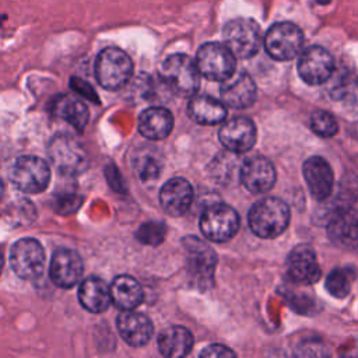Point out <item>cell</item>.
Segmentation results:
<instances>
[{
	"mask_svg": "<svg viewBox=\"0 0 358 358\" xmlns=\"http://www.w3.org/2000/svg\"><path fill=\"white\" fill-rule=\"evenodd\" d=\"M287 271L292 281L302 285L315 284L322 275L316 253L309 245H298L289 252Z\"/></svg>",
	"mask_w": 358,
	"mask_h": 358,
	"instance_id": "18",
	"label": "cell"
},
{
	"mask_svg": "<svg viewBox=\"0 0 358 358\" xmlns=\"http://www.w3.org/2000/svg\"><path fill=\"white\" fill-rule=\"evenodd\" d=\"M241 227V218L235 208L224 203L210 204L200 217L201 234L213 242L232 239Z\"/></svg>",
	"mask_w": 358,
	"mask_h": 358,
	"instance_id": "8",
	"label": "cell"
},
{
	"mask_svg": "<svg viewBox=\"0 0 358 358\" xmlns=\"http://www.w3.org/2000/svg\"><path fill=\"white\" fill-rule=\"evenodd\" d=\"M81 196L76 194V193H70V194H60L53 204V208L59 213V214H71L74 211H77L81 206Z\"/></svg>",
	"mask_w": 358,
	"mask_h": 358,
	"instance_id": "32",
	"label": "cell"
},
{
	"mask_svg": "<svg viewBox=\"0 0 358 358\" xmlns=\"http://www.w3.org/2000/svg\"><path fill=\"white\" fill-rule=\"evenodd\" d=\"M263 43L266 52L274 60L288 62L301 53L303 34L301 28L292 22H275L266 32Z\"/></svg>",
	"mask_w": 358,
	"mask_h": 358,
	"instance_id": "9",
	"label": "cell"
},
{
	"mask_svg": "<svg viewBox=\"0 0 358 358\" xmlns=\"http://www.w3.org/2000/svg\"><path fill=\"white\" fill-rule=\"evenodd\" d=\"M3 267H4V257H3V253H1V250H0V274H1Z\"/></svg>",
	"mask_w": 358,
	"mask_h": 358,
	"instance_id": "35",
	"label": "cell"
},
{
	"mask_svg": "<svg viewBox=\"0 0 358 358\" xmlns=\"http://www.w3.org/2000/svg\"><path fill=\"white\" fill-rule=\"evenodd\" d=\"M78 299L87 310L101 313L108 309L112 301L110 288L99 277H87L78 288Z\"/></svg>",
	"mask_w": 358,
	"mask_h": 358,
	"instance_id": "24",
	"label": "cell"
},
{
	"mask_svg": "<svg viewBox=\"0 0 358 358\" xmlns=\"http://www.w3.org/2000/svg\"><path fill=\"white\" fill-rule=\"evenodd\" d=\"M48 152L52 165L63 175H80L88 168V154L83 144L73 136H55L49 143Z\"/></svg>",
	"mask_w": 358,
	"mask_h": 358,
	"instance_id": "5",
	"label": "cell"
},
{
	"mask_svg": "<svg viewBox=\"0 0 358 358\" xmlns=\"http://www.w3.org/2000/svg\"><path fill=\"white\" fill-rule=\"evenodd\" d=\"M45 250L32 238H22L13 243L10 249V264L13 271L24 280L38 278L45 266Z\"/></svg>",
	"mask_w": 358,
	"mask_h": 358,
	"instance_id": "11",
	"label": "cell"
},
{
	"mask_svg": "<svg viewBox=\"0 0 358 358\" xmlns=\"http://www.w3.org/2000/svg\"><path fill=\"white\" fill-rule=\"evenodd\" d=\"M327 235L336 246L358 253V210L351 207L336 210L327 222Z\"/></svg>",
	"mask_w": 358,
	"mask_h": 358,
	"instance_id": "13",
	"label": "cell"
},
{
	"mask_svg": "<svg viewBox=\"0 0 358 358\" xmlns=\"http://www.w3.org/2000/svg\"><path fill=\"white\" fill-rule=\"evenodd\" d=\"M193 336L183 326H169L158 336V350L166 358H179L190 352Z\"/></svg>",
	"mask_w": 358,
	"mask_h": 358,
	"instance_id": "25",
	"label": "cell"
},
{
	"mask_svg": "<svg viewBox=\"0 0 358 358\" xmlns=\"http://www.w3.org/2000/svg\"><path fill=\"white\" fill-rule=\"evenodd\" d=\"M218 138L228 151L242 154L255 145L257 140V129L252 119L236 116L221 126Z\"/></svg>",
	"mask_w": 358,
	"mask_h": 358,
	"instance_id": "14",
	"label": "cell"
},
{
	"mask_svg": "<svg viewBox=\"0 0 358 358\" xmlns=\"http://www.w3.org/2000/svg\"><path fill=\"white\" fill-rule=\"evenodd\" d=\"M298 74L309 85L326 83L334 71V59L329 50L322 46L305 49L298 59Z\"/></svg>",
	"mask_w": 358,
	"mask_h": 358,
	"instance_id": "12",
	"label": "cell"
},
{
	"mask_svg": "<svg viewBox=\"0 0 358 358\" xmlns=\"http://www.w3.org/2000/svg\"><path fill=\"white\" fill-rule=\"evenodd\" d=\"M310 129L320 137H333L338 131V123L331 113L316 110L310 115Z\"/></svg>",
	"mask_w": 358,
	"mask_h": 358,
	"instance_id": "30",
	"label": "cell"
},
{
	"mask_svg": "<svg viewBox=\"0 0 358 358\" xmlns=\"http://www.w3.org/2000/svg\"><path fill=\"white\" fill-rule=\"evenodd\" d=\"M241 182L250 193H266L275 183V169L271 161L262 155L249 157L241 166Z\"/></svg>",
	"mask_w": 358,
	"mask_h": 358,
	"instance_id": "16",
	"label": "cell"
},
{
	"mask_svg": "<svg viewBox=\"0 0 358 358\" xmlns=\"http://www.w3.org/2000/svg\"><path fill=\"white\" fill-rule=\"evenodd\" d=\"M221 101L234 109H245L255 103L257 90L248 73L234 74L221 85Z\"/></svg>",
	"mask_w": 358,
	"mask_h": 358,
	"instance_id": "19",
	"label": "cell"
},
{
	"mask_svg": "<svg viewBox=\"0 0 358 358\" xmlns=\"http://www.w3.org/2000/svg\"><path fill=\"white\" fill-rule=\"evenodd\" d=\"M224 43L239 59L253 57L263 42L260 27L250 18H234L228 21L222 31Z\"/></svg>",
	"mask_w": 358,
	"mask_h": 358,
	"instance_id": "7",
	"label": "cell"
},
{
	"mask_svg": "<svg viewBox=\"0 0 358 358\" xmlns=\"http://www.w3.org/2000/svg\"><path fill=\"white\" fill-rule=\"evenodd\" d=\"M193 201V187L183 178L169 179L159 192V203L166 214L179 217L185 214Z\"/></svg>",
	"mask_w": 358,
	"mask_h": 358,
	"instance_id": "20",
	"label": "cell"
},
{
	"mask_svg": "<svg viewBox=\"0 0 358 358\" xmlns=\"http://www.w3.org/2000/svg\"><path fill=\"white\" fill-rule=\"evenodd\" d=\"M289 218L291 213L287 203L278 197H264L256 201L248 214L252 232L264 239L280 236L287 229Z\"/></svg>",
	"mask_w": 358,
	"mask_h": 358,
	"instance_id": "1",
	"label": "cell"
},
{
	"mask_svg": "<svg viewBox=\"0 0 358 358\" xmlns=\"http://www.w3.org/2000/svg\"><path fill=\"white\" fill-rule=\"evenodd\" d=\"M166 234V228L162 222H145L137 231V239L145 245H159Z\"/></svg>",
	"mask_w": 358,
	"mask_h": 358,
	"instance_id": "31",
	"label": "cell"
},
{
	"mask_svg": "<svg viewBox=\"0 0 358 358\" xmlns=\"http://www.w3.org/2000/svg\"><path fill=\"white\" fill-rule=\"evenodd\" d=\"M159 76L164 84L179 96H193L200 87L196 62L183 53L168 56L159 67Z\"/></svg>",
	"mask_w": 358,
	"mask_h": 358,
	"instance_id": "2",
	"label": "cell"
},
{
	"mask_svg": "<svg viewBox=\"0 0 358 358\" xmlns=\"http://www.w3.org/2000/svg\"><path fill=\"white\" fill-rule=\"evenodd\" d=\"M83 271L84 264L77 252L67 248H60L53 252L49 275L57 287L71 288L81 280Z\"/></svg>",
	"mask_w": 358,
	"mask_h": 358,
	"instance_id": "15",
	"label": "cell"
},
{
	"mask_svg": "<svg viewBox=\"0 0 358 358\" xmlns=\"http://www.w3.org/2000/svg\"><path fill=\"white\" fill-rule=\"evenodd\" d=\"M302 173L313 199L326 200L334 187V173L327 159L320 155L309 157L302 166Z\"/></svg>",
	"mask_w": 358,
	"mask_h": 358,
	"instance_id": "17",
	"label": "cell"
},
{
	"mask_svg": "<svg viewBox=\"0 0 358 358\" xmlns=\"http://www.w3.org/2000/svg\"><path fill=\"white\" fill-rule=\"evenodd\" d=\"M173 127V116L166 108L152 106L138 117V131L150 140H162Z\"/></svg>",
	"mask_w": 358,
	"mask_h": 358,
	"instance_id": "23",
	"label": "cell"
},
{
	"mask_svg": "<svg viewBox=\"0 0 358 358\" xmlns=\"http://www.w3.org/2000/svg\"><path fill=\"white\" fill-rule=\"evenodd\" d=\"M112 302L122 310H130L140 305L143 291L140 284L127 274L117 275L110 285Z\"/></svg>",
	"mask_w": 358,
	"mask_h": 358,
	"instance_id": "27",
	"label": "cell"
},
{
	"mask_svg": "<svg viewBox=\"0 0 358 358\" xmlns=\"http://www.w3.org/2000/svg\"><path fill=\"white\" fill-rule=\"evenodd\" d=\"M116 324L122 338L133 347H141L147 344L154 330L148 316L134 312L133 309L123 310L117 316Z\"/></svg>",
	"mask_w": 358,
	"mask_h": 358,
	"instance_id": "21",
	"label": "cell"
},
{
	"mask_svg": "<svg viewBox=\"0 0 358 358\" xmlns=\"http://www.w3.org/2000/svg\"><path fill=\"white\" fill-rule=\"evenodd\" d=\"M70 87L77 92L80 94L81 96L92 101V102H98V96L95 94V90L87 83V81H83L81 78L78 77H73L70 80Z\"/></svg>",
	"mask_w": 358,
	"mask_h": 358,
	"instance_id": "33",
	"label": "cell"
},
{
	"mask_svg": "<svg viewBox=\"0 0 358 358\" xmlns=\"http://www.w3.org/2000/svg\"><path fill=\"white\" fill-rule=\"evenodd\" d=\"M234 355L235 352L232 350L221 344H211L200 352V357H234Z\"/></svg>",
	"mask_w": 358,
	"mask_h": 358,
	"instance_id": "34",
	"label": "cell"
},
{
	"mask_svg": "<svg viewBox=\"0 0 358 358\" xmlns=\"http://www.w3.org/2000/svg\"><path fill=\"white\" fill-rule=\"evenodd\" d=\"M186 268L190 280L200 289L211 287L217 266V255L211 246L196 236L183 239Z\"/></svg>",
	"mask_w": 358,
	"mask_h": 358,
	"instance_id": "4",
	"label": "cell"
},
{
	"mask_svg": "<svg viewBox=\"0 0 358 358\" xmlns=\"http://www.w3.org/2000/svg\"><path fill=\"white\" fill-rule=\"evenodd\" d=\"M133 76V62L130 56L115 46L102 49L95 59V77L101 87L106 90L123 88Z\"/></svg>",
	"mask_w": 358,
	"mask_h": 358,
	"instance_id": "3",
	"label": "cell"
},
{
	"mask_svg": "<svg viewBox=\"0 0 358 358\" xmlns=\"http://www.w3.org/2000/svg\"><path fill=\"white\" fill-rule=\"evenodd\" d=\"M354 278H355V273L352 268L338 267V268L331 270L327 274L324 287L331 296L343 299L350 294Z\"/></svg>",
	"mask_w": 358,
	"mask_h": 358,
	"instance_id": "28",
	"label": "cell"
},
{
	"mask_svg": "<svg viewBox=\"0 0 358 358\" xmlns=\"http://www.w3.org/2000/svg\"><path fill=\"white\" fill-rule=\"evenodd\" d=\"M52 113L70 123L77 131H83L88 122V108L70 95H59L52 102Z\"/></svg>",
	"mask_w": 358,
	"mask_h": 358,
	"instance_id": "26",
	"label": "cell"
},
{
	"mask_svg": "<svg viewBox=\"0 0 358 358\" xmlns=\"http://www.w3.org/2000/svg\"><path fill=\"white\" fill-rule=\"evenodd\" d=\"M13 185L25 193L43 192L50 180V168L48 162L39 157H20L10 173Z\"/></svg>",
	"mask_w": 358,
	"mask_h": 358,
	"instance_id": "10",
	"label": "cell"
},
{
	"mask_svg": "<svg viewBox=\"0 0 358 358\" xmlns=\"http://www.w3.org/2000/svg\"><path fill=\"white\" fill-rule=\"evenodd\" d=\"M196 66L200 76L211 81H225L235 74L236 57L225 43L207 42L196 53Z\"/></svg>",
	"mask_w": 358,
	"mask_h": 358,
	"instance_id": "6",
	"label": "cell"
},
{
	"mask_svg": "<svg viewBox=\"0 0 358 358\" xmlns=\"http://www.w3.org/2000/svg\"><path fill=\"white\" fill-rule=\"evenodd\" d=\"M187 113L193 122L213 126L225 120L227 108L224 102L210 95H193L187 105Z\"/></svg>",
	"mask_w": 358,
	"mask_h": 358,
	"instance_id": "22",
	"label": "cell"
},
{
	"mask_svg": "<svg viewBox=\"0 0 358 358\" xmlns=\"http://www.w3.org/2000/svg\"><path fill=\"white\" fill-rule=\"evenodd\" d=\"M3 194H4V185H3V180L0 179V199L3 197Z\"/></svg>",
	"mask_w": 358,
	"mask_h": 358,
	"instance_id": "36",
	"label": "cell"
},
{
	"mask_svg": "<svg viewBox=\"0 0 358 358\" xmlns=\"http://www.w3.org/2000/svg\"><path fill=\"white\" fill-rule=\"evenodd\" d=\"M133 171L141 180H152L161 172V161L151 152H140L133 158Z\"/></svg>",
	"mask_w": 358,
	"mask_h": 358,
	"instance_id": "29",
	"label": "cell"
}]
</instances>
